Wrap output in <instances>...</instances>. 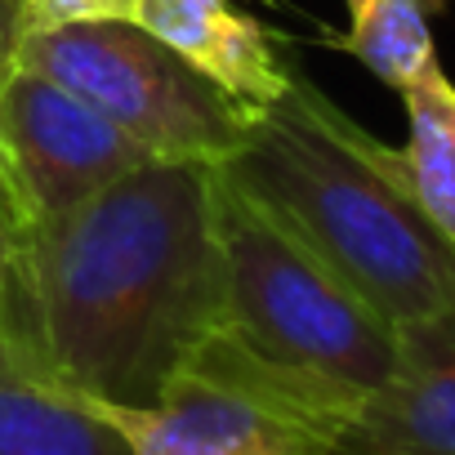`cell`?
<instances>
[{"label":"cell","mask_w":455,"mask_h":455,"mask_svg":"<svg viewBox=\"0 0 455 455\" xmlns=\"http://www.w3.org/2000/svg\"><path fill=\"white\" fill-rule=\"evenodd\" d=\"M214 233L223 317L183 375L237 388L335 442L397 371V326L223 165H214Z\"/></svg>","instance_id":"2"},{"label":"cell","mask_w":455,"mask_h":455,"mask_svg":"<svg viewBox=\"0 0 455 455\" xmlns=\"http://www.w3.org/2000/svg\"><path fill=\"white\" fill-rule=\"evenodd\" d=\"M19 63L41 68L156 161L223 165L251 112L139 23H72L19 41Z\"/></svg>","instance_id":"4"},{"label":"cell","mask_w":455,"mask_h":455,"mask_svg":"<svg viewBox=\"0 0 455 455\" xmlns=\"http://www.w3.org/2000/svg\"><path fill=\"white\" fill-rule=\"evenodd\" d=\"M344 5H348V14H353V10H362V5H366V0H344Z\"/></svg>","instance_id":"16"},{"label":"cell","mask_w":455,"mask_h":455,"mask_svg":"<svg viewBox=\"0 0 455 455\" xmlns=\"http://www.w3.org/2000/svg\"><path fill=\"white\" fill-rule=\"evenodd\" d=\"M143 161L156 156L99 108L14 59L0 81V219L10 228L45 223Z\"/></svg>","instance_id":"5"},{"label":"cell","mask_w":455,"mask_h":455,"mask_svg":"<svg viewBox=\"0 0 455 455\" xmlns=\"http://www.w3.org/2000/svg\"><path fill=\"white\" fill-rule=\"evenodd\" d=\"M0 455H134L103 406L0 326Z\"/></svg>","instance_id":"9"},{"label":"cell","mask_w":455,"mask_h":455,"mask_svg":"<svg viewBox=\"0 0 455 455\" xmlns=\"http://www.w3.org/2000/svg\"><path fill=\"white\" fill-rule=\"evenodd\" d=\"M219 317L205 161H143L81 205L10 228L0 326L94 402L156 406Z\"/></svg>","instance_id":"1"},{"label":"cell","mask_w":455,"mask_h":455,"mask_svg":"<svg viewBox=\"0 0 455 455\" xmlns=\"http://www.w3.org/2000/svg\"><path fill=\"white\" fill-rule=\"evenodd\" d=\"M223 174L313 246L388 326L455 313V246L411 196L397 148L348 121L308 76L251 121Z\"/></svg>","instance_id":"3"},{"label":"cell","mask_w":455,"mask_h":455,"mask_svg":"<svg viewBox=\"0 0 455 455\" xmlns=\"http://www.w3.org/2000/svg\"><path fill=\"white\" fill-rule=\"evenodd\" d=\"M143 0H23V36L72 23H134Z\"/></svg>","instance_id":"12"},{"label":"cell","mask_w":455,"mask_h":455,"mask_svg":"<svg viewBox=\"0 0 455 455\" xmlns=\"http://www.w3.org/2000/svg\"><path fill=\"white\" fill-rule=\"evenodd\" d=\"M5 255H10V223L0 219V286H5Z\"/></svg>","instance_id":"14"},{"label":"cell","mask_w":455,"mask_h":455,"mask_svg":"<svg viewBox=\"0 0 455 455\" xmlns=\"http://www.w3.org/2000/svg\"><path fill=\"white\" fill-rule=\"evenodd\" d=\"M134 23L228 90L251 116H264L291 90V68H282L268 28L233 0H143Z\"/></svg>","instance_id":"8"},{"label":"cell","mask_w":455,"mask_h":455,"mask_svg":"<svg viewBox=\"0 0 455 455\" xmlns=\"http://www.w3.org/2000/svg\"><path fill=\"white\" fill-rule=\"evenodd\" d=\"M331 455H455V313L397 331V371L344 424Z\"/></svg>","instance_id":"7"},{"label":"cell","mask_w":455,"mask_h":455,"mask_svg":"<svg viewBox=\"0 0 455 455\" xmlns=\"http://www.w3.org/2000/svg\"><path fill=\"white\" fill-rule=\"evenodd\" d=\"M255 5H268V10H282V5H286V0H255Z\"/></svg>","instance_id":"15"},{"label":"cell","mask_w":455,"mask_h":455,"mask_svg":"<svg viewBox=\"0 0 455 455\" xmlns=\"http://www.w3.org/2000/svg\"><path fill=\"white\" fill-rule=\"evenodd\" d=\"M134 455H331L308 424L201 375H179L156 406H108Z\"/></svg>","instance_id":"6"},{"label":"cell","mask_w":455,"mask_h":455,"mask_svg":"<svg viewBox=\"0 0 455 455\" xmlns=\"http://www.w3.org/2000/svg\"><path fill=\"white\" fill-rule=\"evenodd\" d=\"M339 50L357 54L397 94L437 68V45L424 0H366L348 14V32L335 36Z\"/></svg>","instance_id":"11"},{"label":"cell","mask_w":455,"mask_h":455,"mask_svg":"<svg viewBox=\"0 0 455 455\" xmlns=\"http://www.w3.org/2000/svg\"><path fill=\"white\" fill-rule=\"evenodd\" d=\"M406 99V143L397 148V170L428 214V223L455 246V85L442 63L419 76Z\"/></svg>","instance_id":"10"},{"label":"cell","mask_w":455,"mask_h":455,"mask_svg":"<svg viewBox=\"0 0 455 455\" xmlns=\"http://www.w3.org/2000/svg\"><path fill=\"white\" fill-rule=\"evenodd\" d=\"M19 41H23V0H0V81L19 59Z\"/></svg>","instance_id":"13"}]
</instances>
